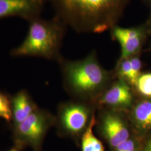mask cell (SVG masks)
I'll return each mask as SVG.
<instances>
[{"label":"cell","mask_w":151,"mask_h":151,"mask_svg":"<svg viewBox=\"0 0 151 151\" xmlns=\"http://www.w3.org/2000/svg\"><path fill=\"white\" fill-rule=\"evenodd\" d=\"M115 149V151H138V143L134 139L129 138Z\"/></svg>","instance_id":"e0dca14e"},{"label":"cell","mask_w":151,"mask_h":151,"mask_svg":"<svg viewBox=\"0 0 151 151\" xmlns=\"http://www.w3.org/2000/svg\"><path fill=\"white\" fill-rule=\"evenodd\" d=\"M28 22L27 34L22 43L12 49L11 56L36 57L60 61L62 58L60 49L67 26L55 16L50 20L38 16Z\"/></svg>","instance_id":"7a4b0ae2"},{"label":"cell","mask_w":151,"mask_h":151,"mask_svg":"<svg viewBox=\"0 0 151 151\" xmlns=\"http://www.w3.org/2000/svg\"><path fill=\"white\" fill-rule=\"evenodd\" d=\"M0 118L11 123V97L2 92H0Z\"/></svg>","instance_id":"5bb4252c"},{"label":"cell","mask_w":151,"mask_h":151,"mask_svg":"<svg viewBox=\"0 0 151 151\" xmlns=\"http://www.w3.org/2000/svg\"><path fill=\"white\" fill-rule=\"evenodd\" d=\"M114 40L119 42L121 47V55L119 60L130 58L137 54L145 38V30L142 27H120L115 25L110 29Z\"/></svg>","instance_id":"52a82bcc"},{"label":"cell","mask_w":151,"mask_h":151,"mask_svg":"<svg viewBox=\"0 0 151 151\" xmlns=\"http://www.w3.org/2000/svg\"><path fill=\"white\" fill-rule=\"evenodd\" d=\"M95 116L93 115L82 138V151H105L102 143L93 133L92 128L95 124Z\"/></svg>","instance_id":"7c38bea8"},{"label":"cell","mask_w":151,"mask_h":151,"mask_svg":"<svg viewBox=\"0 0 151 151\" xmlns=\"http://www.w3.org/2000/svg\"><path fill=\"white\" fill-rule=\"evenodd\" d=\"M116 72L120 80L130 82L132 75V65L130 58L119 60L116 67Z\"/></svg>","instance_id":"9a60e30c"},{"label":"cell","mask_w":151,"mask_h":151,"mask_svg":"<svg viewBox=\"0 0 151 151\" xmlns=\"http://www.w3.org/2000/svg\"><path fill=\"white\" fill-rule=\"evenodd\" d=\"M91 119L90 110L86 106L78 103H68L60 106L55 122L61 134L76 135L86 130Z\"/></svg>","instance_id":"5b68a950"},{"label":"cell","mask_w":151,"mask_h":151,"mask_svg":"<svg viewBox=\"0 0 151 151\" xmlns=\"http://www.w3.org/2000/svg\"><path fill=\"white\" fill-rule=\"evenodd\" d=\"M101 129L110 146L114 148L129 138L128 125L122 115L115 111H108L104 114Z\"/></svg>","instance_id":"ba28073f"},{"label":"cell","mask_w":151,"mask_h":151,"mask_svg":"<svg viewBox=\"0 0 151 151\" xmlns=\"http://www.w3.org/2000/svg\"><path fill=\"white\" fill-rule=\"evenodd\" d=\"M55 121L51 114L38 108L22 122L12 127L14 147L19 151L31 147L34 151H42L44 137Z\"/></svg>","instance_id":"277c9868"},{"label":"cell","mask_w":151,"mask_h":151,"mask_svg":"<svg viewBox=\"0 0 151 151\" xmlns=\"http://www.w3.org/2000/svg\"><path fill=\"white\" fill-rule=\"evenodd\" d=\"M130 120L133 127L140 133L151 131V100H142L132 109Z\"/></svg>","instance_id":"8fae6325"},{"label":"cell","mask_w":151,"mask_h":151,"mask_svg":"<svg viewBox=\"0 0 151 151\" xmlns=\"http://www.w3.org/2000/svg\"><path fill=\"white\" fill-rule=\"evenodd\" d=\"M143 151H151V141L147 145Z\"/></svg>","instance_id":"ac0fdd59"},{"label":"cell","mask_w":151,"mask_h":151,"mask_svg":"<svg viewBox=\"0 0 151 151\" xmlns=\"http://www.w3.org/2000/svg\"><path fill=\"white\" fill-rule=\"evenodd\" d=\"M55 16L80 33H101L122 17L129 0H48Z\"/></svg>","instance_id":"6da1fadb"},{"label":"cell","mask_w":151,"mask_h":151,"mask_svg":"<svg viewBox=\"0 0 151 151\" xmlns=\"http://www.w3.org/2000/svg\"><path fill=\"white\" fill-rule=\"evenodd\" d=\"M59 62L66 86L76 94L93 96L103 90L108 83L109 74L98 62L95 52L83 60L62 58Z\"/></svg>","instance_id":"3957f363"},{"label":"cell","mask_w":151,"mask_h":151,"mask_svg":"<svg viewBox=\"0 0 151 151\" xmlns=\"http://www.w3.org/2000/svg\"><path fill=\"white\" fill-rule=\"evenodd\" d=\"M132 65V75L130 80V83L133 85H135L136 81L140 74V70L142 68V62L140 59L134 55L130 58Z\"/></svg>","instance_id":"2e32d148"},{"label":"cell","mask_w":151,"mask_h":151,"mask_svg":"<svg viewBox=\"0 0 151 151\" xmlns=\"http://www.w3.org/2000/svg\"><path fill=\"white\" fill-rule=\"evenodd\" d=\"M12 127L20 124L38 109L26 90L18 92L11 97Z\"/></svg>","instance_id":"30bf717a"},{"label":"cell","mask_w":151,"mask_h":151,"mask_svg":"<svg viewBox=\"0 0 151 151\" xmlns=\"http://www.w3.org/2000/svg\"><path fill=\"white\" fill-rule=\"evenodd\" d=\"M133 95L126 82L122 80L115 83L101 97L100 103L117 110H126L133 103Z\"/></svg>","instance_id":"9c48e42d"},{"label":"cell","mask_w":151,"mask_h":151,"mask_svg":"<svg viewBox=\"0 0 151 151\" xmlns=\"http://www.w3.org/2000/svg\"></svg>","instance_id":"ffe728a7"},{"label":"cell","mask_w":151,"mask_h":151,"mask_svg":"<svg viewBox=\"0 0 151 151\" xmlns=\"http://www.w3.org/2000/svg\"><path fill=\"white\" fill-rule=\"evenodd\" d=\"M47 0H0V20L11 17L29 22L40 16Z\"/></svg>","instance_id":"8992f818"},{"label":"cell","mask_w":151,"mask_h":151,"mask_svg":"<svg viewBox=\"0 0 151 151\" xmlns=\"http://www.w3.org/2000/svg\"><path fill=\"white\" fill-rule=\"evenodd\" d=\"M135 86L141 95L151 98V73L140 75L136 81Z\"/></svg>","instance_id":"4fadbf2b"},{"label":"cell","mask_w":151,"mask_h":151,"mask_svg":"<svg viewBox=\"0 0 151 151\" xmlns=\"http://www.w3.org/2000/svg\"><path fill=\"white\" fill-rule=\"evenodd\" d=\"M19 151V150H17V149H16V148H12V149H11L10 150H9V151Z\"/></svg>","instance_id":"d6986e66"}]
</instances>
